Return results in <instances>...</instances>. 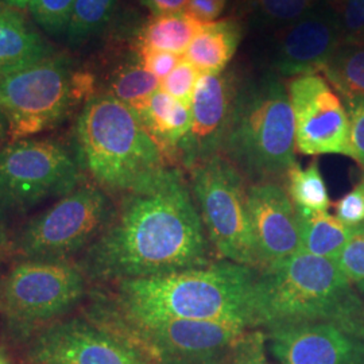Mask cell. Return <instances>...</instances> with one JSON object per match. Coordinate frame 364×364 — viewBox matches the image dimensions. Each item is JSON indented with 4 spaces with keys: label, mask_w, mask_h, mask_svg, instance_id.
Returning <instances> with one entry per match:
<instances>
[{
    "label": "cell",
    "mask_w": 364,
    "mask_h": 364,
    "mask_svg": "<svg viewBox=\"0 0 364 364\" xmlns=\"http://www.w3.org/2000/svg\"><path fill=\"white\" fill-rule=\"evenodd\" d=\"M212 251L189 181L168 165L120 196L77 264L90 282L112 285L208 266Z\"/></svg>",
    "instance_id": "obj_1"
},
{
    "label": "cell",
    "mask_w": 364,
    "mask_h": 364,
    "mask_svg": "<svg viewBox=\"0 0 364 364\" xmlns=\"http://www.w3.org/2000/svg\"><path fill=\"white\" fill-rule=\"evenodd\" d=\"M257 270L228 260L208 266L112 284L105 296L134 317H173L252 329L251 293Z\"/></svg>",
    "instance_id": "obj_2"
},
{
    "label": "cell",
    "mask_w": 364,
    "mask_h": 364,
    "mask_svg": "<svg viewBox=\"0 0 364 364\" xmlns=\"http://www.w3.org/2000/svg\"><path fill=\"white\" fill-rule=\"evenodd\" d=\"M251 321L264 332L314 321L364 326V299L335 260L299 251L257 270Z\"/></svg>",
    "instance_id": "obj_3"
},
{
    "label": "cell",
    "mask_w": 364,
    "mask_h": 364,
    "mask_svg": "<svg viewBox=\"0 0 364 364\" xmlns=\"http://www.w3.org/2000/svg\"><path fill=\"white\" fill-rule=\"evenodd\" d=\"M75 146L81 171L109 196L130 192L169 165L138 114L111 93L85 103Z\"/></svg>",
    "instance_id": "obj_4"
},
{
    "label": "cell",
    "mask_w": 364,
    "mask_h": 364,
    "mask_svg": "<svg viewBox=\"0 0 364 364\" xmlns=\"http://www.w3.org/2000/svg\"><path fill=\"white\" fill-rule=\"evenodd\" d=\"M221 154L248 183L285 181L296 161L294 117L287 85L266 73L239 84Z\"/></svg>",
    "instance_id": "obj_5"
},
{
    "label": "cell",
    "mask_w": 364,
    "mask_h": 364,
    "mask_svg": "<svg viewBox=\"0 0 364 364\" xmlns=\"http://www.w3.org/2000/svg\"><path fill=\"white\" fill-rule=\"evenodd\" d=\"M93 294L88 318L124 340L149 364H225L247 328L173 317H134Z\"/></svg>",
    "instance_id": "obj_6"
},
{
    "label": "cell",
    "mask_w": 364,
    "mask_h": 364,
    "mask_svg": "<svg viewBox=\"0 0 364 364\" xmlns=\"http://www.w3.org/2000/svg\"><path fill=\"white\" fill-rule=\"evenodd\" d=\"M88 278L72 260H18L3 277L1 338L23 348L42 329L73 312L88 294Z\"/></svg>",
    "instance_id": "obj_7"
},
{
    "label": "cell",
    "mask_w": 364,
    "mask_h": 364,
    "mask_svg": "<svg viewBox=\"0 0 364 364\" xmlns=\"http://www.w3.org/2000/svg\"><path fill=\"white\" fill-rule=\"evenodd\" d=\"M189 186L210 247L221 260L258 270L259 262L248 212V181L223 154L189 169Z\"/></svg>",
    "instance_id": "obj_8"
},
{
    "label": "cell",
    "mask_w": 364,
    "mask_h": 364,
    "mask_svg": "<svg viewBox=\"0 0 364 364\" xmlns=\"http://www.w3.org/2000/svg\"><path fill=\"white\" fill-rule=\"evenodd\" d=\"M114 212L112 196L93 182H81L73 192L27 221L15 235L10 251L18 260L80 258L103 234Z\"/></svg>",
    "instance_id": "obj_9"
},
{
    "label": "cell",
    "mask_w": 364,
    "mask_h": 364,
    "mask_svg": "<svg viewBox=\"0 0 364 364\" xmlns=\"http://www.w3.org/2000/svg\"><path fill=\"white\" fill-rule=\"evenodd\" d=\"M93 80L75 76L63 57H50L11 75L0 76V112L10 139H28L57 126L69 108L88 96Z\"/></svg>",
    "instance_id": "obj_10"
},
{
    "label": "cell",
    "mask_w": 364,
    "mask_h": 364,
    "mask_svg": "<svg viewBox=\"0 0 364 364\" xmlns=\"http://www.w3.org/2000/svg\"><path fill=\"white\" fill-rule=\"evenodd\" d=\"M82 182L77 161L63 144L21 139L0 151V216H19L60 200Z\"/></svg>",
    "instance_id": "obj_11"
},
{
    "label": "cell",
    "mask_w": 364,
    "mask_h": 364,
    "mask_svg": "<svg viewBox=\"0 0 364 364\" xmlns=\"http://www.w3.org/2000/svg\"><path fill=\"white\" fill-rule=\"evenodd\" d=\"M287 88L299 153L338 154L353 159L348 112L328 80L320 75L290 78Z\"/></svg>",
    "instance_id": "obj_12"
},
{
    "label": "cell",
    "mask_w": 364,
    "mask_h": 364,
    "mask_svg": "<svg viewBox=\"0 0 364 364\" xmlns=\"http://www.w3.org/2000/svg\"><path fill=\"white\" fill-rule=\"evenodd\" d=\"M27 364H149L124 340L84 316L46 326L23 347Z\"/></svg>",
    "instance_id": "obj_13"
},
{
    "label": "cell",
    "mask_w": 364,
    "mask_h": 364,
    "mask_svg": "<svg viewBox=\"0 0 364 364\" xmlns=\"http://www.w3.org/2000/svg\"><path fill=\"white\" fill-rule=\"evenodd\" d=\"M340 46L338 16L324 0L279 30L272 57L273 72L290 78L323 73Z\"/></svg>",
    "instance_id": "obj_14"
},
{
    "label": "cell",
    "mask_w": 364,
    "mask_h": 364,
    "mask_svg": "<svg viewBox=\"0 0 364 364\" xmlns=\"http://www.w3.org/2000/svg\"><path fill=\"white\" fill-rule=\"evenodd\" d=\"M237 90L239 81L232 73H201L191 103V129L177 150L185 169L221 154Z\"/></svg>",
    "instance_id": "obj_15"
},
{
    "label": "cell",
    "mask_w": 364,
    "mask_h": 364,
    "mask_svg": "<svg viewBox=\"0 0 364 364\" xmlns=\"http://www.w3.org/2000/svg\"><path fill=\"white\" fill-rule=\"evenodd\" d=\"M266 335L281 364H364V326L314 321Z\"/></svg>",
    "instance_id": "obj_16"
},
{
    "label": "cell",
    "mask_w": 364,
    "mask_h": 364,
    "mask_svg": "<svg viewBox=\"0 0 364 364\" xmlns=\"http://www.w3.org/2000/svg\"><path fill=\"white\" fill-rule=\"evenodd\" d=\"M247 201L258 270L302 251L297 210L281 182L248 183Z\"/></svg>",
    "instance_id": "obj_17"
},
{
    "label": "cell",
    "mask_w": 364,
    "mask_h": 364,
    "mask_svg": "<svg viewBox=\"0 0 364 364\" xmlns=\"http://www.w3.org/2000/svg\"><path fill=\"white\" fill-rule=\"evenodd\" d=\"M52 48L15 7L0 1V76L11 75L50 58Z\"/></svg>",
    "instance_id": "obj_18"
},
{
    "label": "cell",
    "mask_w": 364,
    "mask_h": 364,
    "mask_svg": "<svg viewBox=\"0 0 364 364\" xmlns=\"http://www.w3.org/2000/svg\"><path fill=\"white\" fill-rule=\"evenodd\" d=\"M138 117L164 156L177 159L178 146L191 129V107L158 90L138 112Z\"/></svg>",
    "instance_id": "obj_19"
},
{
    "label": "cell",
    "mask_w": 364,
    "mask_h": 364,
    "mask_svg": "<svg viewBox=\"0 0 364 364\" xmlns=\"http://www.w3.org/2000/svg\"><path fill=\"white\" fill-rule=\"evenodd\" d=\"M242 36V26L234 19L204 23L183 58L200 73H221L237 52Z\"/></svg>",
    "instance_id": "obj_20"
},
{
    "label": "cell",
    "mask_w": 364,
    "mask_h": 364,
    "mask_svg": "<svg viewBox=\"0 0 364 364\" xmlns=\"http://www.w3.org/2000/svg\"><path fill=\"white\" fill-rule=\"evenodd\" d=\"M299 218L302 251L316 257L338 259L341 250L351 239L355 228H350L326 212L296 208Z\"/></svg>",
    "instance_id": "obj_21"
},
{
    "label": "cell",
    "mask_w": 364,
    "mask_h": 364,
    "mask_svg": "<svg viewBox=\"0 0 364 364\" xmlns=\"http://www.w3.org/2000/svg\"><path fill=\"white\" fill-rule=\"evenodd\" d=\"M203 25L186 11L158 15L139 31L136 49L147 48L183 55Z\"/></svg>",
    "instance_id": "obj_22"
},
{
    "label": "cell",
    "mask_w": 364,
    "mask_h": 364,
    "mask_svg": "<svg viewBox=\"0 0 364 364\" xmlns=\"http://www.w3.org/2000/svg\"><path fill=\"white\" fill-rule=\"evenodd\" d=\"M284 182L296 208L326 212L331 207L326 180L317 161H313L306 168H301L296 162L287 171Z\"/></svg>",
    "instance_id": "obj_23"
},
{
    "label": "cell",
    "mask_w": 364,
    "mask_h": 364,
    "mask_svg": "<svg viewBox=\"0 0 364 364\" xmlns=\"http://www.w3.org/2000/svg\"><path fill=\"white\" fill-rule=\"evenodd\" d=\"M323 73L340 97L364 96V45L340 46Z\"/></svg>",
    "instance_id": "obj_24"
},
{
    "label": "cell",
    "mask_w": 364,
    "mask_h": 364,
    "mask_svg": "<svg viewBox=\"0 0 364 364\" xmlns=\"http://www.w3.org/2000/svg\"><path fill=\"white\" fill-rule=\"evenodd\" d=\"M161 87V80L141 64L122 66L111 80V95L136 114Z\"/></svg>",
    "instance_id": "obj_25"
},
{
    "label": "cell",
    "mask_w": 364,
    "mask_h": 364,
    "mask_svg": "<svg viewBox=\"0 0 364 364\" xmlns=\"http://www.w3.org/2000/svg\"><path fill=\"white\" fill-rule=\"evenodd\" d=\"M117 0H76L66 36L77 46L97 34L108 23Z\"/></svg>",
    "instance_id": "obj_26"
},
{
    "label": "cell",
    "mask_w": 364,
    "mask_h": 364,
    "mask_svg": "<svg viewBox=\"0 0 364 364\" xmlns=\"http://www.w3.org/2000/svg\"><path fill=\"white\" fill-rule=\"evenodd\" d=\"M324 0H246L248 13L263 26L284 27Z\"/></svg>",
    "instance_id": "obj_27"
},
{
    "label": "cell",
    "mask_w": 364,
    "mask_h": 364,
    "mask_svg": "<svg viewBox=\"0 0 364 364\" xmlns=\"http://www.w3.org/2000/svg\"><path fill=\"white\" fill-rule=\"evenodd\" d=\"M76 0H31L28 10L34 21L46 33L58 36L66 33Z\"/></svg>",
    "instance_id": "obj_28"
},
{
    "label": "cell",
    "mask_w": 364,
    "mask_h": 364,
    "mask_svg": "<svg viewBox=\"0 0 364 364\" xmlns=\"http://www.w3.org/2000/svg\"><path fill=\"white\" fill-rule=\"evenodd\" d=\"M338 16L341 46L364 45V0H328Z\"/></svg>",
    "instance_id": "obj_29"
},
{
    "label": "cell",
    "mask_w": 364,
    "mask_h": 364,
    "mask_svg": "<svg viewBox=\"0 0 364 364\" xmlns=\"http://www.w3.org/2000/svg\"><path fill=\"white\" fill-rule=\"evenodd\" d=\"M200 76V70L182 57L180 64L171 70L169 76L161 80L159 90L191 107Z\"/></svg>",
    "instance_id": "obj_30"
},
{
    "label": "cell",
    "mask_w": 364,
    "mask_h": 364,
    "mask_svg": "<svg viewBox=\"0 0 364 364\" xmlns=\"http://www.w3.org/2000/svg\"><path fill=\"white\" fill-rule=\"evenodd\" d=\"M340 270L351 281L358 285L364 281V225L355 228L351 239L341 250L338 259Z\"/></svg>",
    "instance_id": "obj_31"
},
{
    "label": "cell",
    "mask_w": 364,
    "mask_h": 364,
    "mask_svg": "<svg viewBox=\"0 0 364 364\" xmlns=\"http://www.w3.org/2000/svg\"><path fill=\"white\" fill-rule=\"evenodd\" d=\"M267 338L263 331L250 329L236 344L225 364H272L267 358Z\"/></svg>",
    "instance_id": "obj_32"
},
{
    "label": "cell",
    "mask_w": 364,
    "mask_h": 364,
    "mask_svg": "<svg viewBox=\"0 0 364 364\" xmlns=\"http://www.w3.org/2000/svg\"><path fill=\"white\" fill-rule=\"evenodd\" d=\"M341 100L350 117L353 159L364 170V96H346Z\"/></svg>",
    "instance_id": "obj_33"
},
{
    "label": "cell",
    "mask_w": 364,
    "mask_h": 364,
    "mask_svg": "<svg viewBox=\"0 0 364 364\" xmlns=\"http://www.w3.org/2000/svg\"><path fill=\"white\" fill-rule=\"evenodd\" d=\"M336 218L350 228L364 225V183L362 180L335 204Z\"/></svg>",
    "instance_id": "obj_34"
},
{
    "label": "cell",
    "mask_w": 364,
    "mask_h": 364,
    "mask_svg": "<svg viewBox=\"0 0 364 364\" xmlns=\"http://www.w3.org/2000/svg\"><path fill=\"white\" fill-rule=\"evenodd\" d=\"M136 50L139 55V64L159 80H164L166 76H169L171 70L180 64L183 57L176 53L154 50L147 48H139Z\"/></svg>",
    "instance_id": "obj_35"
},
{
    "label": "cell",
    "mask_w": 364,
    "mask_h": 364,
    "mask_svg": "<svg viewBox=\"0 0 364 364\" xmlns=\"http://www.w3.org/2000/svg\"><path fill=\"white\" fill-rule=\"evenodd\" d=\"M224 3L218 0H188L185 11L201 23L215 22L224 10Z\"/></svg>",
    "instance_id": "obj_36"
},
{
    "label": "cell",
    "mask_w": 364,
    "mask_h": 364,
    "mask_svg": "<svg viewBox=\"0 0 364 364\" xmlns=\"http://www.w3.org/2000/svg\"><path fill=\"white\" fill-rule=\"evenodd\" d=\"M139 1L154 16L166 15V14L183 13L188 4V0H139Z\"/></svg>",
    "instance_id": "obj_37"
},
{
    "label": "cell",
    "mask_w": 364,
    "mask_h": 364,
    "mask_svg": "<svg viewBox=\"0 0 364 364\" xmlns=\"http://www.w3.org/2000/svg\"><path fill=\"white\" fill-rule=\"evenodd\" d=\"M0 1L4 3V4H9L11 7H15V9H23V7L28 6V3L31 0H0Z\"/></svg>",
    "instance_id": "obj_38"
},
{
    "label": "cell",
    "mask_w": 364,
    "mask_h": 364,
    "mask_svg": "<svg viewBox=\"0 0 364 364\" xmlns=\"http://www.w3.org/2000/svg\"><path fill=\"white\" fill-rule=\"evenodd\" d=\"M6 242H7L6 234H4V230H3V227H1V224H0V252L6 247Z\"/></svg>",
    "instance_id": "obj_39"
},
{
    "label": "cell",
    "mask_w": 364,
    "mask_h": 364,
    "mask_svg": "<svg viewBox=\"0 0 364 364\" xmlns=\"http://www.w3.org/2000/svg\"><path fill=\"white\" fill-rule=\"evenodd\" d=\"M4 132H7V123H6V119L3 117V114L0 112V135H3Z\"/></svg>",
    "instance_id": "obj_40"
},
{
    "label": "cell",
    "mask_w": 364,
    "mask_h": 364,
    "mask_svg": "<svg viewBox=\"0 0 364 364\" xmlns=\"http://www.w3.org/2000/svg\"><path fill=\"white\" fill-rule=\"evenodd\" d=\"M355 287L359 290V293L362 294V297L364 299V281L363 282H360V284H358V285H355Z\"/></svg>",
    "instance_id": "obj_41"
},
{
    "label": "cell",
    "mask_w": 364,
    "mask_h": 364,
    "mask_svg": "<svg viewBox=\"0 0 364 364\" xmlns=\"http://www.w3.org/2000/svg\"><path fill=\"white\" fill-rule=\"evenodd\" d=\"M0 364H9L1 353H0Z\"/></svg>",
    "instance_id": "obj_42"
},
{
    "label": "cell",
    "mask_w": 364,
    "mask_h": 364,
    "mask_svg": "<svg viewBox=\"0 0 364 364\" xmlns=\"http://www.w3.org/2000/svg\"><path fill=\"white\" fill-rule=\"evenodd\" d=\"M1 284H3V277L0 275V291H1Z\"/></svg>",
    "instance_id": "obj_43"
},
{
    "label": "cell",
    "mask_w": 364,
    "mask_h": 364,
    "mask_svg": "<svg viewBox=\"0 0 364 364\" xmlns=\"http://www.w3.org/2000/svg\"><path fill=\"white\" fill-rule=\"evenodd\" d=\"M218 1H221V3H224V4H225V1H227V0H218Z\"/></svg>",
    "instance_id": "obj_44"
},
{
    "label": "cell",
    "mask_w": 364,
    "mask_h": 364,
    "mask_svg": "<svg viewBox=\"0 0 364 364\" xmlns=\"http://www.w3.org/2000/svg\"><path fill=\"white\" fill-rule=\"evenodd\" d=\"M362 181H363V183H364V176H363V178H362Z\"/></svg>",
    "instance_id": "obj_45"
}]
</instances>
